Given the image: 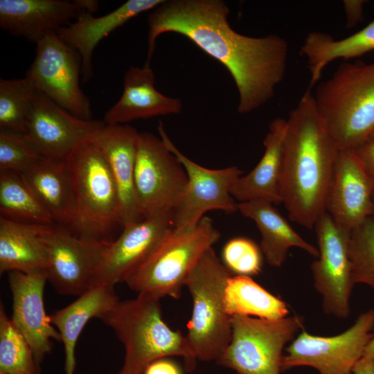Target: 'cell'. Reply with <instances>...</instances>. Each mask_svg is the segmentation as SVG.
Instances as JSON below:
<instances>
[{
	"label": "cell",
	"instance_id": "obj_37",
	"mask_svg": "<svg viewBox=\"0 0 374 374\" xmlns=\"http://www.w3.org/2000/svg\"><path fill=\"white\" fill-rule=\"evenodd\" d=\"M143 374H183L179 366L168 357L161 358L150 363Z\"/></svg>",
	"mask_w": 374,
	"mask_h": 374
},
{
	"label": "cell",
	"instance_id": "obj_16",
	"mask_svg": "<svg viewBox=\"0 0 374 374\" xmlns=\"http://www.w3.org/2000/svg\"><path fill=\"white\" fill-rule=\"evenodd\" d=\"M172 217L159 214L123 228L105 253L93 288L126 283L172 227Z\"/></svg>",
	"mask_w": 374,
	"mask_h": 374
},
{
	"label": "cell",
	"instance_id": "obj_27",
	"mask_svg": "<svg viewBox=\"0 0 374 374\" xmlns=\"http://www.w3.org/2000/svg\"><path fill=\"white\" fill-rule=\"evenodd\" d=\"M48 225L20 223L0 216V274L45 270L42 233Z\"/></svg>",
	"mask_w": 374,
	"mask_h": 374
},
{
	"label": "cell",
	"instance_id": "obj_26",
	"mask_svg": "<svg viewBox=\"0 0 374 374\" xmlns=\"http://www.w3.org/2000/svg\"><path fill=\"white\" fill-rule=\"evenodd\" d=\"M238 211L256 223L261 235L260 248L269 265L280 267L292 247L318 257V248L302 238L273 204L263 200L239 202Z\"/></svg>",
	"mask_w": 374,
	"mask_h": 374
},
{
	"label": "cell",
	"instance_id": "obj_35",
	"mask_svg": "<svg viewBox=\"0 0 374 374\" xmlns=\"http://www.w3.org/2000/svg\"><path fill=\"white\" fill-rule=\"evenodd\" d=\"M262 256L260 247L244 237L229 240L222 251V263L233 275L250 277L261 271Z\"/></svg>",
	"mask_w": 374,
	"mask_h": 374
},
{
	"label": "cell",
	"instance_id": "obj_9",
	"mask_svg": "<svg viewBox=\"0 0 374 374\" xmlns=\"http://www.w3.org/2000/svg\"><path fill=\"white\" fill-rule=\"evenodd\" d=\"M187 182L183 165L161 139L150 132H139L134 185L143 217L172 214Z\"/></svg>",
	"mask_w": 374,
	"mask_h": 374
},
{
	"label": "cell",
	"instance_id": "obj_19",
	"mask_svg": "<svg viewBox=\"0 0 374 374\" xmlns=\"http://www.w3.org/2000/svg\"><path fill=\"white\" fill-rule=\"evenodd\" d=\"M374 181L353 150H339L328 191L326 211L348 231L372 216Z\"/></svg>",
	"mask_w": 374,
	"mask_h": 374
},
{
	"label": "cell",
	"instance_id": "obj_2",
	"mask_svg": "<svg viewBox=\"0 0 374 374\" xmlns=\"http://www.w3.org/2000/svg\"><path fill=\"white\" fill-rule=\"evenodd\" d=\"M339 152L306 91L290 113L283 143L280 196L292 221L312 229L326 212Z\"/></svg>",
	"mask_w": 374,
	"mask_h": 374
},
{
	"label": "cell",
	"instance_id": "obj_11",
	"mask_svg": "<svg viewBox=\"0 0 374 374\" xmlns=\"http://www.w3.org/2000/svg\"><path fill=\"white\" fill-rule=\"evenodd\" d=\"M47 280L62 295L80 296L93 281L111 242L84 238L66 226L48 225L42 233Z\"/></svg>",
	"mask_w": 374,
	"mask_h": 374
},
{
	"label": "cell",
	"instance_id": "obj_20",
	"mask_svg": "<svg viewBox=\"0 0 374 374\" xmlns=\"http://www.w3.org/2000/svg\"><path fill=\"white\" fill-rule=\"evenodd\" d=\"M139 134L128 124L105 123L91 140L105 157L113 177L118 196L122 228L144 218L134 185Z\"/></svg>",
	"mask_w": 374,
	"mask_h": 374
},
{
	"label": "cell",
	"instance_id": "obj_23",
	"mask_svg": "<svg viewBox=\"0 0 374 374\" xmlns=\"http://www.w3.org/2000/svg\"><path fill=\"white\" fill-rule=\"evenodd\" d=\"M286 127L287 120L282 118H276L269 124L261 159L247 175L240 177L231 188V194L235 200L281 203L279 186Z\"/></svg>",
	"mask_w": 374,
	"mask_h": 374
},
{
	"label": "cell",
	"instance_id": "obj_22",
	"mask_svg": "<svg viewBox=\"0 0 374 374\" xmlns=\"http://www.w3.org/2000/svg\"><path fill=\"white\" fill-rule=\"evenodd\" d=\"M154 82L155 76L150 65L131 66L124 75L121 98L105 113L103 121L107 124H126L138 119L179 114L181 100L163 95L156 89Z\"/></svg>",
	"mask_w": 374,
	"mask_h": 374
},
{
	"label": "cell",
	"instance_id": "obj_17",
	"mask_svg": "<svg viewBox=\"0 0 374 374\" xmlns=\"http://www.w3.org/2000/svg\"><path fill=\"white\" fill-rule=\"evenodd\" d=\"M8 274L12 298L11 320L28 341L39 367L45 356L51 352L53 341L61 342L59 332L45 312L46 271H13Z\"/></svg>",
	"mask_w": 374,
	"mask_h": 374
},
{
	"label": "cell",
	"instance_id": "obj_21",
	"mask_svg": "<svg viewBox=\"0 0 374 374\" xmlns=\"http://www.w3.org/2000/svg\"><path fill=\"white\" fill-rule=\"evenodd\" d=\"M163 0H128L101 17L83 12L73 23L57 31L58 37L80 55L82 80L87 82L93 75L92 55L98 44L129 20L162 3Z\"/></svg>",
	"mask_w": 374,
	"mask_h": 374
},
{
	"label": "cell",
	"instance_id": "obj_29",
	"mask_svg": "<svg viewBox=\"0 0 374 374\" xmlns=\"http://www.w3.org/2000/svg\"><path fill=\"white\" fill-rule=\"evenodd\" d=\"M224 303L231 316H247L278 320L287 317V304L250 276L232 275L226 280Z\"/></svg>",
	"mask_w": 374,
	"mask_h": 374
},
{
	"label": "cell",
	"instance_id": "obj_34",
	"mask_svg": "<svg viewBox=\"0 0 374 374\" xmlns=\"http://www.w3.org/2000/svg\"><path fill=\"white\" fill-rule=\"evenodd\" d=\"M43 157L24 134L0 128V171L23 173Z\"/></svg>",
	"mask_w": 374,
	"mask_h": 374
},
{
	"label": "cell",
	"instance_id": "obj_18",
	"mask_svg": "<svg viewBox=\"0 0 374 374\" xmlns=\"http://www.w3.org/2000/svg\"><path fill=\"white\" fill-rule=\"evenodd\" d=\"M98 4L93 0H0V26L36 44L82 13L93 14Z\"/></svg>",
	"mask_w": 374,
	"mask_h": 374
},
{
	"label": "cell",
	"instance_id": "obj_32",
	"mask_svg": "<svg viewBox=\"0 0 374 374\" xmlns=\"http://www.w3.org/2000/svg\"><path fill=\"white\" fill-rule=\"evenodd\" d=\"M37 91L35 83L27 76L1 79L0 127L25 134L27 116Z\"/></svg>",
	"mask_w": 374,
	"mask_h": 374
},
{
	"label": "cell",
	"instance_id": "obj_6",
	"mask_svg": "<svg viewBox=\"0 0 374 374\" xmlns=\"http://www.w3.org/2000/svg\"><path fill=\"white\" fill-rule=\"evenodd\" d=\"M232 275L211 248L186 281L193 301L186 337L198 361H217L231 340V317L225 310L224 291Z\"/></svg>",
	"mask_w": 374,
	"mask_h": 374
},
{
	"label": "cell",
	"instance_id": "obj_10",
	"mask_svg": "<svg viewBox=\"0 0 374 374\" xmlns=\"http://www.w3.org/2000/svg\"><path fill=\"white\" fill-rule=\"evenodd\" d=\"M374 309L360 314L344 332L331 337L312 335L302 330L285 349L282 371L310 366L319 374H353L356 363L374 336Z\"/></svg>",
	"mask_w": 374,
	"mask_h": 374
},
{
	"label": "cell",
	"instance_id": "obj_4",
	"mask_svg": "<svg viewBox=\"0 0 374 374\" xmlns=\"http://www.w3.org/2000/svg\"><path fill=\"white\" fill-rule=\"evenodd\" d=\"M314 98L338 149L354 150L374 134V60L341 63L319 85Z\"/></svg>",
	"mask_w": 374,
	"mask_h": 374
},
{
	"label": "cell",
	"instance_id": "obj_5",
	"mask_svg": "<svg viewBox=\"0 0 374 374\" xmlns=\"http://www.w3.org/2000/svg\"><path fill=\"white\" fill-rule=\"evenodd\" d=\"M220 237L208 216L192 228L172 227L125 283L137 294L177 299L192 269Z\"/></svg>",
	"mask_w": 374,
	"mask_h": 374
},
{
	"label": "cell",
	"instance_id": "obj_7",
	"mask_svg": "<svg viewBox=\"0 0 374 374\" xmlns=\"http://www.w3.org/2000/svg\"><path fill=\"white\" fill-rule=\"evenodd\" d=\"M74 184L75 214L70 230L77 235L112 242L121 226L116 187L108 163L91 141L76 148L66 159Z\"/></svg>",
	"mask_w": 374,
	"mask_h": 374
},
{
	"label": "cell",
	"instance_id": "obj_36",
	"mask_svg": "<svg viewBox=\"0 0 374 374\" xmlns=\"http://www.w3.org/2000/svg\"><path fill=\"white\" fill-rule=\"evenodd\" d=\"M353 150L367 175L374 181V134Z\"/></svg>",
	"mask_w": 374,
	"mask_h": 374
},
{
	"label": "cell",
	"instance_id": "obj_41",
	"mask_svg": "<svg viewBox=\"0 0 374 374\" xmlns=\"http://www.w3.org/2000/svg\"><path fill=\"white\" fill-rule=\"evenodd\" d=\"M373 203H374V202H373ZM371 217H372L373 218V220H374V204H373V214H372V216H371Z\"/></svg>",
	"mask_w": 374,
	"mask_h": 374
},
{
	"label": "cell",
	"instance_id": "obj_8",
	"mask_svg": "<svg viewBox=\"0 0 374 374\" xmlns=\"http://www.w3.org/2000/svg\"><path fill=\"white\" fill-rule=\"evenodd\" d=\"M231 340L216 362L238 374H280L285 345L303 330L299 315L278 320L231 317Z\"/></svg>",
	"mask_w": 374,
	"mask_h": 374
},
{
	"label": "cell",
	"instance_id": "obj_15",
	"mask_svg": "<svg viewBox=\"0 0 374 374\" xmlns=\"http://www.w3.org/2000/svg\"><path fill=\"white\" fill-rule=\"evenodd\" d=\"M104 123L78 118L38 91L24 134L44 157L66 160L76 148L91 141Z\"/></svg>",
	"mask_w": 374,
	"mask_h": 374
},
{
	"label": "cell",
	"instance_id": "obj_13",
	"mask_svg": "<svg viewBox=\"0 0 374 374\" xmlns=\"http://www.w3.org/2000/svg\"><path fill=\"white\" fill-rule=\"evenodd\" d=\"M35 57L26 76L38 91L78 118L91 120L92 109L80 85L82 61L79 53L51 33L36 44Z\"/></svg>",
	"mask_w": 374,
	"mask_h": 374
},
{
	"label": "cell",
	"instance_id": "obj_38",
	"mask_svg": "<svg viewBox=\"0 0 374 374\" xmlns=\"http://www.w3.org/2000/svg\"><path fill=\"white\" fill-rule=\"evenodd\" d=\"M346 17V25L348 27L356 26L362 20L363 6L365 1L363 0H345L343 1Z\"/></svg>",
	"mask_w": 374,
	"mask_h": 374
},
{
	"label": "cell",
	"instance_id": "obj_30",
	"mask_svg": "<svg viewBox=\"0 0 374 374\" xmlns=\"http://www.w3.org/2000/svg\"><path fill=\"white\" fill-rule=\"evenodd\" d=\"M0 216L30 224H55L20 172L0 171Z\"/></svg>",
	"mask_w": 374,
	"mask_h": 374
},
{
	"label": "cell",
	"instance_id": "obj_28",
	"mask_svg": "<svg viewBox=\"0 0 374 374\" xmlns=\"http://www.w3.org/2000/svg\"><path fill=\"white\" fill-rule=\"evenodd\" d=\"M374 50V21L357 33L341 39L328 33L313 31L305 38L301 54L306 57L311 74L310 87L321 78L324 68L331 62H345Z\"/></svg>",
	"mask_w": 374,
	"mask_h": 374
},
{
	"label": "cell",
	"instance_id": "obj_40",
	"mask_svg": "<svg viewBox=\"0 0 374 374\" xmlns=\"http://www.w3.org/2000/svg\"><path fill=\"white\" fill-rule=\"evenodd\" d=\"M363 357L368 358H374V336L371 339L367 346H366Z\"/></svg>",
	"mask_w": 374,
	"mask_h": 374
},
{
	"label": "cell",
	"instance_id": "obj_33",
	"mask_svg": "<svg viewBox=\"0 0 374 374\" xmlns=\"http://www.w3.org/2000/svg\"><path fill=\"white\" fill-rule=\"evenodd\" d=\"M349 256L354 284L374 289V220L370 217L350 231Z\"/></svg>",
	"mask_w": 374,
	"mask_h": 374
},
{
	"label": "cell",
	"instance_id": "obj_39",
	"mask_svg": "<svg viewBox=\"0 0 374 374\" xmlns=\"http://www.w3.org/2000/svg\"><path fill=\"white\" fill-rule=\"evenodd\" d=\"M353 374H374V358L362 357L355 365Z\"/></svg>",
	"mask_w": 374,
	"mask_h": 374
},
{
	"label": "cell",
	"instance_id": "obj_12",
	"mask_svg": "<svg viewBox=\"0 0 374 374\" xmlns=\"http://www.w3.org/2000/svg\"><path fill=\"white\" fill-rule=\"evenodd\" d=\"M160 138L183 165L188 177L185 190L172 212V224L177 229L195 226L212 210L228 214L238 211V204L231 190L243 174L236 166L210 169L202 166L185 156L172 142L163 123H159Z\"/></svg>",
	"mask_w": 374,
	"mask_h": 374
},
{
	"label": "cell",
	"instance_id": "obj_14",
	"mask_svg": "<svg viewBox=\"0 0 374 374\" xmlns=\"http://www.w3.org/2000/svg\"><path fill=\"white\" fill-rule=\"evenodd\" d=\"M319 256L311 270L316 290L322 296L324 312L338 318L350 315L355 285L349 256L350 231L339 226L326 211L316 222Z\"/></svg>",
	"mask_w": 374,
	"mask_h": 374
},
{
	"label": "cell",
	"instance_id": "obj_31",
	"mask_svg": "<svg viewBox=\"0 0 374 374\" xmlns=\"http://www.w3.org/2000/svg\"><path fill=\"white\" fill-rule=\"evenodd\" d=\"M0 374H40L28 341L0 305Z\"/></svg>",
	"mask_w": 374,
	"mask_h": 374
},
{
	"label": "cell",
	"instance_id": "obj_24",
	"mask_svg": "<svg viewBox=\"0 0 374 374\" xmlns=\"http://www.w3.org/2000/svg\"><path fill=\"white\" fill-rule=\"evenodd\" d=\"M21 174L54 223L70 229L75 218V198L67 161L43 157Z\"/></svg>",
	"mask_w": 374,
	"mask_h": 374
},
{
	"label": "cell",
	"instance_id": "obj_3",
	"mask_svg": "<svg viewBox=\"0 0 374 374\" xmlns=\"http://www.w3.org/2000/svg\"><path fill=\"white\" fill-rule=\"evenodd\" d=\"M160 300L150 294H137L134 299L119 301L99 319L123 345L124 360L118 374H143L152 362L171 356L183 357L188 372L195 368L197 359L186 337L163 319Z\"/></svg>",
	"mask_w": 374,
	"mask_h": 374
},
{
	"label": "cell",
	"instance_id": "obj_1",
	"mask_svg": "<svg viewBox=\"0 0 374 374\" xmlns=\"http://www.w3.org/2000/svg\"><path fill=\"white\" fill-rule=\"evenodd\" d=\"M229 12L222 0H164L148 18L145 64H150L160 35H182L226 67L238 91V111L248 114L274 96L285 75L289 46L274 34L238 33L229 23Z\"/></svg>",
	"mask_w": 374,
	"mask_h": 374
},
{
	"label": "cell",
	"instance_id": "obj_25",
	"mask_svg": "<svg viewBox=\"0 0 374 374\" xmlns=\"http://www.w3.org/2000/svg\"><path fill=\"white\" fill-rule=\"evenodd\" d=\"M119 301L114 287L98 286L50 315L64 346L65 374H75V346L86 324L93 318L100 319Z\"/></svg>",
	"mask_w": 374,
	"mask_h": 374
}]
</instances>
